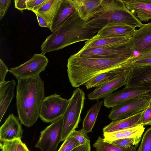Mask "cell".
Masks as SVG:
<instances>
[{
    "label": "cell",
    "instance_id": "cell-2",
    "mask_svg": "<svg viewBox=\"0 0 151 151\" xmlns=\"http://www.w3.org/2000/svg\"><path fill=\"white\" fill-rule=\"evenodd\" d=\"M45 95L44 82L40 76L17 80L16 104L22 124L30 127L36 122Z\"/></svg>",
    "mask_w": 151,
    "mask_h": 151
},
{
    "label": "cell",
    "instance_id": "cell-24",
    "mask_svg": "<svg viewBox=\"0 0 151 151\" xmlns=\"http://www.w3.org/2000/svg\"><path fill=\"white\" fill-rule=\"evenodd\" d=\"M145 129L143 126L137 125L120 131L104 133L103 140L106 142H110L121 139L142 137Z\"/></svg>",
    "mask_w": 151,
    "mask_h": 151
},
{
    "label": "cell",
    "instance_id": "cell-38",
    "mask_svg": "<svg viewBox=\"0 0 151 151\" xmlns=\"http://www.w3.org/2000/svg\"><path fill=\"white\" fill-rule=\"evenodd\" d=\"M28 0H15L14 1L15 8L18 9L22 11L27 9V2Z\"/></svg>",
    "mask_w": 151,
    "mask_h": 151
},
{
    "label": "cell",
    "instance_id": "cell-4",
    "mask_svg": "<svg viewBox=\"0 0 151 151\" xmlns=\"http://www.w3.org/2000/svg\"><path fill=\"white\" fill-rule=\"evenodd\" d=\"M52 32L41 44V54L45 55L74 43L90 40L97 33L88 27L86 22L79 17L73 22L60 27Z\"/></svg>",
    "mask_w": 151,
    "mask_h": 151
},
{
    "label": "cell",
    "instance_id": "cell-14",
    "mask_svg": "<svg viewBox=\"0 0 151 151\" xmlns=\"http://www.w3.org/2000/svg\"><path fill=\"white\" fill-rule=\"evenodd\" d=\"M76 54L80 57L90 58H131L135 56L134 52L127 50L125 47L81 48Z\"/></svg>",
    "mask_w": 151,
    "mask_h": 151
},
{
    "label": "cell",
    "instance_id": "cell-23",
    "mask_svg": "<svg viewBox=\"0 0 151 151\" xmlns=\"http://www.w3.org/2000/svg\"><path fill=\"white\" fill-rule=\"evenodd\" d=\"M79 17L87 22L90 16L100 6L102 0H72Z\"/></svg>",
    "mask_w": 151,
    "mask_h": 151
},
{
    "label": "cell",
    "instance_id": "cell-12",
    "mask_svg": "<svg viewBox=\"0 0 151 151\" xmlns=\"http://www.w3.org/2000/svg\"><path fill=\"white\" fill-rule=\"evenodd\" d=\"M79 17L72 0H61L50 29L53 32L59 27L73 22Z\"/></svg>",
    "mask_w": 151,
    "mask_h": 151
},
{
    "label": "cell",
    "instance_id": "cell-20",
    "mask_svg": "<svg viewBox=\"0 0 151 151\" xmlns=\"http://www.w3.org/2000/svg\"><path fill=\"white\" fill-rule=\"evenodd\" d=\"M16 82L12 79L0 84V122L14 95Z\"/></svg>",
    "mask_w": 151,
    "mask_h": 151
},
{
    "label": "cell",
    "instance_id": "cell-9",
    "mask_svg": "<svg viewBox=\"0 0 151 151\" xmlns=\"http://www.w3.org/2000/svg\"><path fill=\"white\" fill-rule=\"evenodd\" d=\"M151 98V95L148 93L113 107L109 118L112 120L120 119L141 112L147 106Z\"/></svg>",
    "mask_w": 151,
    "mask_h": 151
},
{
    "label": "cell",
    "instance_id": "cell-19",
    "mask_svg": "<svg viewBox=\"0 0 151 151\" xmlns=\"http://www.w3.org/2000/svg\"><path fill=\"white\" fill-rule=\"evenodd\" d=\"M135 28L118 23H109L98 31L95 36L97 37H111L130 38Z\"/></svg>",
    "mask_w": 151,
    "mask_h": 151
},
{
    "label": "cell",
    "instance_id": "cell-32",
    "mask_svg": "<svg viewBox=\"0 0 151 151\" xmlns=\"http://www.w3.org/2000/svg\"><path fill=\"white\" fill-rule=\"evenodd\" d=\"M137 151H151V127L148 129L143 134Z\"/></svg>",
    "mask_w": 151,
    "mask_h": 151
},
{
    "label": "cell",
    "instance_id": "cell-33",
    "mask_svg": "<svg viewBox=\"0 0 151 151\" xmlns=\"http://www.w3.org/2000/svg\"><path fill=\"white\" fill-rule=\"evenodd\" d=\"M21 139L3 141L0 143L1 151H17L18 145Z\"/></svg>",
    "mask_w": 151,
    "mask_h": 151
},
{
    "label": "cell",
    "instance_id": "cell-8",
    "mask_svg": "<svg viewBox=\"0 0 151 151\" xmlns=\"http://www.w3.org/2000/svg\"><path fill=\"white\" fill-rule=\"evenodd\" d=\"M63 125V116L51 123L40 132L35 147L42 151H56L61 141Z\"/></svg>",
    "mask_w": 151,
    "mask_h": 151
},
{
    "label": "cell",
    "instance_id": "cell-7",
    "mask_svg": "<svg viewBox=\"0 0 151 151\" xmlns=\"http://www.w3.org/2000/svg\"><path fill=\"white\" fill-rule=\"evenodd\" d=\"M49 61L45 55L34 54L32 57L24 63L11 68L9 72L17 80L36 77L45 70Z\"/></svg>",
    "mask_w": 151,
    "mask_h": 151
},
{
    "label": "cell",
    "instance_id": "cell-30",
    "mask_svg": "<svg viewBox=\"0 0 151 151\" xmlns=\"http://www.w3.org/2000/svg\"><path fill=\"white\" fill-rule=\"evenodd\" d=\"M137 125H151V98L147 106L141 111Z\"/></svg>",
    "mask_w": 151,
    "mask_h": 151
},
{
    "label": "cell",
    "instance_id": "cell-27",
    "mask_svg": "<svg viewBox=\"0 0 151 151\" xmlns=\"http://www.w3.org/2000/svg\"><path fill=\"white\" fill-rule=\"evenodd\" d=\"M93 146L95 148V151H136V147L134 146L119 147L104 141L100 137H98Z\"/></svg>",
    "mask_w": 151,
    "mask_h": 151
},
{
    "label": "cell",
    "instance_id": "cell-37",
    "mask_svg": "<svg viewBox=\"0 0 151 151\" xmlns=\"http://www.w3.org/2000/svg\"><path fill=\"white\" fill-rule=\"evenodd\" d=\"M7 66L1 59H0V84L5 81L6 75L9 71Z\"/></svg>",
    "mask_w": 151,
    "mask_h": 151
},
{
    "label": "cell",
    "instance_id": "cell-29",
    "mask_svg": "<svg viewBox=\"0 0 151 151\" xmlns=\"http://www.w3.org/2000/svg\"><path fill=\"white\" fill-rule=\"evenodd\" d=\"M132 64L133 66H151V50L143 54L134 57Z\"/></svg>",
    "mask_w": 151,
    "mask_h": 151
},
{
    "label": "cell",
    "instance_id": "cell-39",
    "mask_svg": "<svg viewBox=\"0 0 151 151\" xmlns=\"http://www.w3.org/2000/svg\"><path fill=\"white\" fill-rule=\"evenodd\" d=\"M35 14L36 15L39 26L42 27H46L49 29V25L45 20L39 14L37 13Z\"/></svg>",
    "mask_w": 151,
    "mask_h": 151
},
{
    "label": "cell",
    "instance_id": "cell-18",
    "mask_svg": "<svg viewBox=\"0 0 151 151\" xmlns=\"http://www.w3.org/2000/svg\"><path fill=\"white\" fill-rule=\"evenodd\" d=\"M126 7L141 22L151 19V0H123Z\"/></svg>",
    "mask_w": 151,
    "mask_h": 151
},
{
    "label": "cell",
    "instance_id": "cell-11",
    "mask_svg": "<svg viewBox=\"0 0 151 151\" xmlns=\"http://www.w3.org/2000/svg\"><path fill=\"white\" fill-rule=\"evenodd\" d=\"M151 92V89L125 86L113 92L104 99V104L108 108L119 105L132 99Z\"/></svg>",
    "mask_w": 151,
    "mask_h": 151
},
{
    "label": "cell",
    "instance_id": "cell-40",
    "mask_svg": "<svg viewBox=\"0 0 151 151\" xmlns=\"http://www.w3.org/2000/svg\"><path fill=\"white\" fill-rule=\"evenodd\" d=\"M91 149L90 142H88L76 147L72 151H91Z\"/></svg>",
    "mask_w": 151,
    "mask_h": 151
},
{
    "label": "cell",
    "instance_id": "cell-31",
    "mask_svg": "<svg viewBox=\"0 0 151 151\" xmlns=\"http://www.w3.org/2000/svg\"><path fill=\"white\" fill-rule=\"evenodd\" d=\"M80 145L77 140L70 134L64 141L58 151H72Z\"/></svg>",
    "mask_w": 151,
    "mask_h": 151
},
{
    "label": "cell",
    "instance_id": "cell-13",
    "mask_svg": "<svg viewBox=\"0 0 151 151\" xmlns=\"http://www.w3.org/2000/svg\"><path fill=\"white\" fill-rule=\"evenodd\" d=\"M132 69L122 73L112 80L97 87L93 91L88 94V99L91 100H98L104 98L119 88L123 85L125 86L130 76Z\"/></svg>",
    "mask_w": 151,
    "mask_h": 151
},
{
    "label": "cell",
    "instance_id": "cell-26",
    "mask_svg": "<svg viewBox=\"0 0 151 151\" xmlns=\"http://www.w3.org/2000/svg\"><path fill=\"white\" fill-rule=\"evenodd\" d=\"M103 103L104 101H99L93 105L87 111L83 121L82 128L86 133L92 132L98 114Z\"/></svg>",
    "mask_w": 151,
    "mask_h": 151
},
{
    "label": "cell",
    "instance_id": "cell-36",
    "mask_svg": "<svg viewBox=\"0 0 151 151\" xmlns=\"http://www.w3.org/2000/svg\"><path fill=\"white\" fill-rule=\"evenodd\" d=\"M12 1L11 0H0V19L1 20L7 12Z\"/></svg>",
    "mask_w": 151,
    "mask_h": 151
},
{
    "label": "cell",
    "instance_id": "cell-15",
    "mask_svg": "<svg viewBox=\"0 0 151 151\" xmlns=\"http://www.w3.org/2000/svg\"><path fill=\"white\" fill-rule=\"evenodd\" d=\"M23 133L22 123L18 117L11 114L0 127V142L21 139Z\"/></svg>",
    "mask_w": 151,
    "mask_h": 151
},
{
    "label": "cell",
    "instance_id": "cell-34",
    "mask_svg": "<svg viewBox=\"0 0 151 151\" xmlns=\"http://www.w3.org/2000/svg\"><path fill=\"white\" fill-rule=\"evenodd\" d=\"M81 145L90 142L87 133L82 129L79 130H74L70 134Z\"/></svg>",
    "mask_w": 151,
    "mask_h": 151
},
{
    "label": "cell",
    "instance_id": "cell-25",
    "mask_svg": "<svg viewBox=\"0 0 151 151\" xmlns=\"http://www.w3.org/2000/svg\"><path fill=\"white\" fill-rule=\"evenodd\" d=\"M61 0H48L44 5L35 13L39 14L45 20L49 25V29Z\"/></svg>",
    "mask_w": 151,
    "mask_h": 151
},
{
    "label": "cell",
    "instance_id": "cell-5",
    "mask_svg": "<svg viewBox=\"0 0 151 151\" xmlns=\"http://www.w3.org/2000/svg\"><path fill=\"white\" fill-rule=\"evenodd\" d=\"M68 105L63 117L61 141H64L78 127L84 106L85 94L79 88L74 90L69 99Z\"/></svg>",
    "mask_w": 151,
    "mask_h": 151
},
{
    "label": "cell",
    "instance_id": "cell-22",
    "mask_svg": "<svg viewBox=\"0 0 151 151\" xmlns=\"http://www.w3.org/2000/svg\"><path fill=\"white\" fill-rule=\"evenodd\" d=\"M141 111L127 117L112 121L103 128V132L110 133L137 126Z\"/></svg>",
    "mask_w": 151,
    "mask_h": 151
},
{
    "label": "cell",
    "instance_id": "cell-21",
    "mask_svg": "<svg viewBox=\"0 0 151 151\" xmlns=\"http://www.w3.org/2000/svg\"><path fill=\"white\" fill-rule=\"evenodd\" d=\"M132 67V66L119 68L102 73L86 82L84 85L88 89L96 87L112 80L122 73L131 69Z\"/></svg>",
    "mask_w": 151,
    "mask_h": 151
},
{
    "label": "cell",
    "instance_id": "cell-41",
    "mask_svg": "<svg viewBox=\"0 0 151 151\" xmlns=\"http://www.w3.org/2000/svg\"><path fill=\"white\" fill-rule=\"evenodd\" d=\"M17 151H29L25 144L20 139L19 142Z\"/></svg>",
    "mask_w": 151,
    "mask_h": 151
},
{
    "label": "cell",
    "instance_id": "cell-16",
    "mask_svg": "<svg viewBox=\"0 0 151 151\" xmlns=\"http://www.w3.org/2000/svg\"><path fill=\"white\" fill-rule=\"evenodd\" d=\"M125 86L151 89V66H133Z\"/></svg>",
    "mask_w": 151,
    "mask_h": 151
},
{
    "label": "cell",
    "instance_id": "cell-1",
    "mask_svg": "<svg viewBox=\"0 0 151 151\" xmlns=\"http://www.w3.org/2000/svg\"><path fill=\"white\" fill-rule=\"evenodd\" d=\"M131 58H90L81 57L76 54L68 60L67 71L72 86L77 88L97 75L119 68L133 66Z\"/></svg>",
    "mask_w": 151,
    "mask_h": 151
},
{
    "label": "cell",
    "instance_id": "cell-17",
    "mask_svg": "<svg viewBox=\"0 0 151 151\" xmlns=\"http://www.w3.org/2000/svg\"><path fill=\"white\" fill-rule=\"evenodd\" d=\"M130 38L126 37H97L95 35L86 41L82 48L123 47L128 43Z\"/></svg>",
    "mask_w": 151,
    "mask_h": 151
},
{
    "label": "cell",
    "instance_id": "cell-3",
    "mask_svg": "<svg viewBox=\"0 0 151 151\" xmlns=\"http://www.w3.org/2000/svg\"><path fill=\"white\" fill-rule=\"evenodd\" d=\"M118 23L134 28L142 23L126 7L123 0H102L86 22L88 28L97 32L106 25Z\"/></svg>",
    "mask_w": 151,
    "mask_h": 151
},
{
    "label": "cell",
    "instance_id": "cell-35",
    "mask_svg": "<svg viewBox=\"0 0 151 151\" xmlns=\"http://www.w3.org/2000/svg\"><path fill=\"white\" fill-rule=\"evenodd\" d=\"M48 0H28L27 2V9L34 13L41 8Z\"/></svg>",
    "mask_w": 151,
    "mask_h": 151
},
{
    "label": "cell",
    "instance_id": "cell-6",
    "mask_svg": "<svg viewBox=\"0 0 151 151\" xmlns=\"http://www.w3.org/2000/svg\"><path fill=\"white\" fill-rule=\"evenodd\" d=\"M69 101L56 93L45 97L40 106L39 118L44 122H53L63 116Z\"/></svg>",
    "mask_w": 151,
    "mask_h": 151
},
{
    "label": "cell",
    "instance_id": "cell-28",
    "mask_svg": "<svg viewBox=\"0 0 151 151\" xmlns=\"http://www.w3.org/2000/svg\"><path fill=\"white\" fill-rule=\"evenodd\" d=\"M141 139L142 137H139L121 139L112 141L106 142L121 147H127L134 146L137 148Z\"/></svg>",
    "mask_w": 151,
    "mask_h": 151
},
{
    "label": "cell",
    "instance_id": "cell-42",
    "mask_svg": "<svg viewBox=\"0 0 151 151\" xmlns=\"http://www.w3.org/2000/svg\"><path fill=\"white\" fill-rule=\"evenodd\" d=\"M150 94L151 95V92H150Z\"/></svg>",
    "mask_w": 151,
    "mask_h": 151
},
{
    "label": "cell",
    "instance_id": "cell-10",
    "mask_svg": "<svg viewBox=\"0 0 151 151\" xmlns=\"http://www.w3.org/2000/svg\"><path fill=\"white\" fill-rule=\"evenodd\" d=\"M128 50L143 54L151 50V22L142 24L139 29H136L125 46Z\"/></svg>",
    "mask_w": 151,
    "mask_h": 151
}]
</instances>
